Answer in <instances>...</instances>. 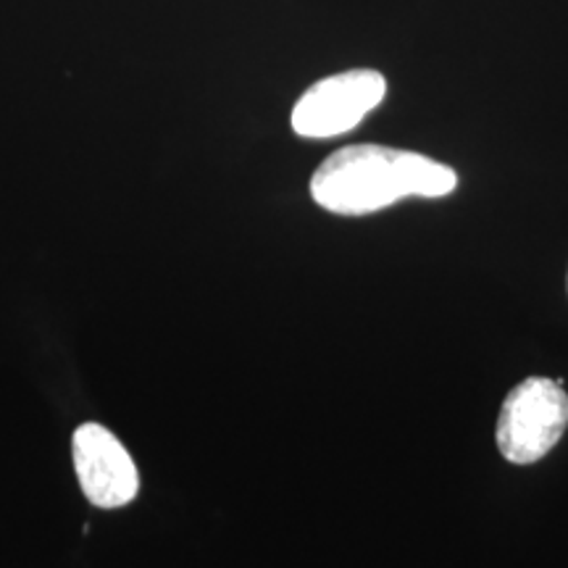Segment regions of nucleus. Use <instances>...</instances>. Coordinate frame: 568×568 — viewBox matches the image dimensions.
Segmentation results:
<instances>
[{
	"mask_svg": "<svg viewBox=\"0 0 568 568\" xmlns=\"http://www.w3.org/2000/svg\"><path fill=\"white\" fill-rule=\"evenodd\" d=\"M71 458L80 487L92 506L124 508L140 493L138 466L122 439L103 424H82L71 439Z\"/></svg>",
	"mask_w": 568,
	"mask_h": 568,
	"instance_id": "4",
	"label": "nucleus"
},
{
	"mask_svg": "<svg viewBox=\"0 0 568 568\" xmlns=\"http://www.w3.org/2000/svg\"><path fill=\"white\" fill-rule=\"evenodd\" d=\"M387 80L374 69H353L324 77L303 92L295 103V134L305 140H329L358 126L385 101Z\"/></svg>",
	"mask_w": 568,
	"mask_h": 568,
	"instance_id": "3",
	"label": "nucleus"
},
{
	"mask_svg": "<svg viewBox=\"0 0 568 568\" xmlns=\"http://www.w3.org/2000/svg\"><path fill=\"white\" fill-rule=\"evenodd\" d=\"M458 187L450 166L387 145H347L311 176V197L337 216H366L403 197H445Z\"/></svg>",
	"mask_w": 568,
	"mask_h": 568,
	"instance_id": "1",
	"label": "nucleus"
},
{
	"mask_svg": "<svg viewBox=\"0 0 568 568\" xmlns=\"http://www.w3.org/2000/svg\"><path fill=\"white\" fill-rule=\"evenodd\" d=\"M566 287H568V280H566Z\"/></svg>",
	"mask_w": 568,
	"mask_h": 568,
	"instance_id": "5",
	"label": "nucleus"
},
{
	"mask_svg": "<svg viewBox=\"0 0 568 568\" xmlns=\"http://www.w3.org/2000/svg\"><path fill=\"white\" fill-rule=\"evenodd\" d=\"M568 429V395L558 379L529 376L503 400L497 416V450L516 466L537 464Z\"/></svg>",
	"mask_w": 568,
	"mask_h": 568,
	"instance_id": "2",
	"label": "nucleus"
}]
</instances>
